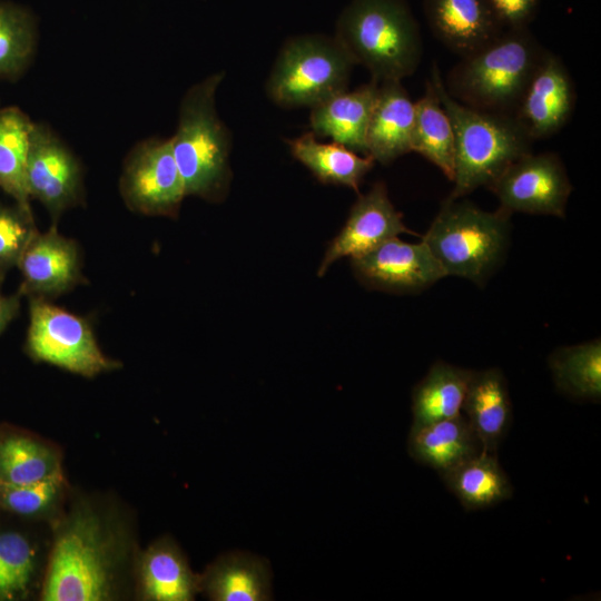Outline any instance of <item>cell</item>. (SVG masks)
<instances>
[{"label": "cell", "mask_w": 601, "mask_h": 601, "mask_svg": "<svg viewBox=\"0 0 601 601\" xmlns=\"http://www.w3.org/2000/svg\"><path fill=\"white\" fill-rule=\"evenodd\" d=\"M545 50L529 28L504 29L461 57L443 79L445 90L467 107L513 116Z\"/></svg>", "instance_id": "cell-1"}, {"label": "cell", "mask_w": 601, "mask_h": 601, "mask_svg": "<svg viewBox=\"0 0 601 601\" xmlns=\"http://www.w3.org/2000/svg\"><path fill=\"white\" fill-rule=\"evenodd\" d=\"M334 38L377 82L413 75L422 59L420 26L405 0H352Z\"/></svg>", "instance_id": "cell-2"}, {"label": "cell", "mask_w": 601, "mask_h": 601, "mask_svg": "<svg viewBox=\"0 0 601 601\" xmlns=\"http://www.w3.org/2000/svg\"><path fill=\"white\" fill-rule=\"evenodd\" d=\"M431 80L454 130L451 198H463L482 186L489 187L509 165L532 151V140L513 116L474 109L452 98L435 61Z\"/></svg>", "instance_id": "cell-3"}, {"label": "cell", "mask_w": 601, "mask_h": 601, "mask_svg": "<svg viewBox=\"0 0 601 601\" xmlns=\"http://www.w3.org/2000/svg\"><path fill=\"white\" fill-rule=\"evenodd\" d=\"M223 78V72L210 75L186 91L177 130L170 138L185 195L208 201L223 200L231 179V137L215 105Z\"/></svg>", "instance_id": "cell-4"}, {"label": "cell", "mask_w": 601, "mask_h": 601, "mask_svg": "<svg viewBox=\"0 0 601 601\" xmlns=\"http://www.w3.org/2000/svg\"><path fill=\"white\" fill-rule=\"evenodd\" d=\"M511 214L484 210L447 196L422 240L446 276L484 285L503 263L510 244Z\"/></svg>", "instance_id": "cell-5"}, {"label": "cell", "mask_w": 601, "mask_h": 601, "mask_svg": "<svg viewBox=\"0 0 601 601\" xmlns=\"http://www.w3.org/2000/svg\"><path fill=\"white\" fill-rule=\"evenodd\" d=\"M354 61L335 38L306 35L283 46L266 83L283 107H314L347 90Z\"/></svg>", "instance_id": "cell-6"}, {"label": "cell", "mask_w": 601, "mask_h": 601, "mask_svg": "<svg viewBox=\"0 0 601 601\" xmlns=\"http://www.w3.org/2000/svg\"><path fill=\"white\" fill-rule=\"evenodd\" d=\"M96 516L78 514L58 535L42 600L98 601L109 595L111 559Z\"/></svg>", "instance_id": "cell-7"}, {"label": "cell", "mask_w": 601, "mask_h": 601, "mask_svg": "<svg viewBox=\"0 0 601 601\" xmlns=\"http://www.w3.org/2000/svg\"><path fill=\"white\" fill-rule=\"evenodd\" d=\"M26 347L36 359L83 376L118 366L100 351L89 322L43 297H29Z\"/></svg>", "instance_id": "cell-8"}, {"label": "cell", "mask_w": 601, "mask_h": 601, "mask_svg": "<svg viewBox=\"0 0 601 601\" xmlns=\"http://www.w3.org/2000/svg\"><path fill=\"white\" fill-rule=\"evenodd\" d=\"M119 190L132 211L177 217L186 195L170 138L145 139L130 150L124 162Z\"/></svg>", "instance_id": "cell-9"}, {"label": "cell", "mask_w": 601, "mask_h": 601, "mask_svg": "<svg viewBox=\"0 0 601 601\" xmlns=\"http://www.w3.org/2000/svg\"><path fill=\"white\" fill-rule=\"evenodd\" d=\"M510 213L565 217L572 185L565 166L555 152L521 156L487 187Z\"/></svg>", "instance_id": "cell-10"}, {"label": "cell", "mask_w": 601, "mask_h": 601, "mask_svg": "<svg viewBox=\"0 0 601 601\" xmlns=\"http://www.w3.org/2000/svg\"><path fill=\"white\" fill-rule=\"evenodd\" d=\"M27 185L53 221L83 201L81 166L72 151L46 125L33 124L27 162Z\"/></svg>", "instance_id": "cell-11"}, {"label": "cell", "mask_w": 601, "mask_h": 601, "mask_svg": "<svg viewBox=\"0 0 601 601\" xmlns=\"http://www.w3.org/2000/svg\"><path fill=\"white\" fill-rule=\"evenodd\" d=\"M355 277L367 288L397 294L420 293L446 276L427 245L398 236L351 258Z\"/></svg>", "instance_id": "cell-12"}, {"label": "cell", "mask_w": 601, "mask_h": 601, "mask_svg": "<svg viewBox=\"0 0 601 601\" xmlns=\"http://www.w3.org/2000/svg\"><path fill=\"white\" fill-rule=\"evenodd\" d=\"M577 101L574 81L562 59L545 50L513 117L533 141L560 131Z\"/></svg>", "instance_id": "cell-13"}, {"label": "cell", "mask_w": 601, "mask_h": 601, "mask_svg": "<svg viewBox=\"0 0 601 601\" xmlns=\"http://www.w3.org/2000/svg\"><path fill=\"white\" fill-rule=\"evenodd\" d=\"M401 234L416 235L403 223V215L392 204L386 185L377 181L366 194H358L344 227L328 245L317 275L323 276L342 257L359 256Z\"/></svg>", "instance_id": "cell-14"}, {"label": "cell", "mask_w": 601, "mask_h": 601, "mask_svg": "<svg viewBox=\"0 0 601 601\" xmlns=\"http://www.w3.org/2000/svg\"><path fill=\"white\" fill-rule=\"evenodd\" d=\"M17 266L22 278L18 289L21 296H58L85 280L76 242L62 236L56 225L36 233Z\"/></svg>", "instance_id": "cell-15"}, {"label": "cell", "mask_w": 601, "mask_h": 601, "mask_svg": "<svg viewBox=\"0 0 601 601\" xmlns=\"http://www.w3.org/2000/svg\"><path fill=\"white\" fill-rule=\"evenodd\" d=\"M423 9L433 35L460 57L480 49L504 30L487 0H423Z\"/></svg>", "instance_id": "cell-16"}, {"label": "cell", "mask_w": 601, "mask_h": 601, "mask_svg": "<svg viewBox=\"0 0 601 601\" xmlns=\"http://www.w3.org/2000/svg\"><path fill=\"white\" fill-rule=\"evenodd\" d=\"M414 101L401 80L378 82L366 131V149L375 161L388 165L412 151Z\"/></svg>", "instance_id": "cell-17"}, {"label": "cell", "mask_w": 601, "mask_h": 601, "mask_svg": "<svg viewBox=\"0 0 601 601\" xmlns=\"http://www.w3.org/2000/svg\"><path fill=\"white\" fill-rule=\"evenodd\" d=\"M377 88L378 82L372 79L353 91H341L312 107V132L367 155L366 131Z\"/></svg>", "instance_id": "cell-18"}, {"label": "cell", "mask_w": 601, "mask_h": 601, "mask_svg": "<svg viewBox=\"0 0 601 601\" xmlns=\"http://www.w3.org/2000/svg\"><path fill=\"white\" fill-rule=\"evenodd\" d=\"M407 450L417 463L434 469L440 476L483 451L466 417L461 414L422 425H412Z\"/></svg>", "instance_id": "cell-19"}, {"label": "cell", "mask_w": 601, "mask_h": 601, "mask_svg": "<svg viewBox=\"0 0 601 601\" xmlns=\"http://www.w3.org/2000/svg\"><path fill=\"white\" fill-rule=\"evenodd\" d=\"M462 414L479 437L483 451L496 453L512 421L508 382L500 368L473 372Z\"/></svg>", "instance_id": "cell-20"}, {"label": "cell", "mask_w": 601, "mask_h": 601, "mask_svg": "<svg viewBox=\"0 0 601 601\" xmlns=\"http://www.w3.org/2000/svg\"><path fill=\"white\" fill-rule=\"evenodd\" d=\"M290 152L323 184L352 188L359 194V184L374 167L370 155L358 152L332 141L319 142L313 132L287 140Z\"/></svg>", "instance_id": "cell-21"}, {"label": "cell", "mask_w": 601, "mask_h": 601, "mask_svg": "<svg viewBox=\"0 0 601 601\" xmlns=\"http://www.w3.org/2000/svg\"><path fill=\"white\" fill-rule=\"evenodd\" d=\"M473 372L443 361L435 362L413 387L412 425L461 415Z\"/></svg>", "instance_id": "cell-22"}, {"label": "cell", "mask_w": 601, "mask_h": 601, "mask_svg": "<svg viewBox=\"0 0 601 601\" xmlns=\"http://www.w3.org/2000/svg\"><path fill=\"white\" fill-rule=\"evenodd\" d=\"M441 477L469 511L491 508L513 495V486L496 453L482 451Z\"/></svg>", "instance_id": "cell-23"}, {"label": "cell", "mask_w": 601, "mask_h": 601, "mask_svg": "<svg viewBox=\"0 0 601 601\" xmlns=\"http://www.w3.org/2000/svg\"><path fill=\"white\" fill-rule=\"evenodd\" d=\"M412 151L420 154L449 180H453L454 130L431 79L426 80L424 95L414 102Z\"/></svg>", "instance_id": "cell-24"}, {"label": "cell", "mask_w": 601, "mask_h": 601, "mask_svg": "<svg viewBox=\"0 0 601 601\" xmlns=\"http://www.w3.org/2000/svg\"><path fill=\"white\" fill-rule=\"evenodd\" d=\"M205 587L217 601H266L272 599L267 562L236 551L219 559L209 570Z\"/></svg>", "instance_id": "cell-25"}, {"label": "cell", "mask_w": 601, "mask_h": 601, "mask_svg": "<svg viewBox=\"0 0 601 601\" xmlns=\"http://www.w3.org/2000/svg\"><path fill=\"white\" fill-rule=\"evenodd\" d=\"M33 124L18 107L0 109V188L30 214L27 162Z\"/></svg>", "instance_id": "cell-26"}, {"label": "cell", "mask_w": 601, "mask_h": 601, "mask_svg": "<svg viewBox=\"0 0 601 601\" xmlns=\"http://www.w3.org/2000/svg\"><path fill=\"white\" fill-rule=\"evenodd\" d=\"M548 364L561 393L579 401L600 402V338L559 347L550 354Z\"/></svg>", "instance_id": "cell-27"}, {"label": "cell", "mask_w": 601, "mask_h": 601, "mask_svg": "<svg viewBox=\"0 0 601 601\" xmlns=\"http://www.w3.org/2000/svg\"><path fill=\"white\" fill-rule=\"evenodd\" d=\"M141 575L148 599L188 601L194 598L196 580L181 554L169 543L156 546L146 555Z\"/></svg>", "instance_id": "cell-28"}, {"label": "cell", "mask_w": 601, "mask_h": 601, "mask_svg": "<svg viewBox=\"0 0 601 601\" xmlns=\"http://www.w3.org/2000/svg\"><path fill=\"white\" fill-rule=\"evenodd\" d=\"M36 43V22L30 12L0 1V79L21 76L31 62Z\"/></svg>", "instance_id": "cell-29"}, {"label": "cell", "mask_w": 601, "mask_h": 601, "mask_svg": "<svg viewBox=\"0 0 601 601\" xmlns=\"http://www.w3.org/2000/svg\"><path fill=\"white\" fill-rule=\"evenodd\" d=\"M59 472L53 453L42 444L19 435L0 440V482L28 484Z\"/></svg>", "instance_id": "cell-30"}, {"label": "cell", "mask_w": 601, "mask_h": 601, "mask_svg": "<svg viewBox=\"0 0 601 601\" xmlns=\"http://www.w3.org/2000/svg\"><path fill=\"white\" fill-rule=\"evenodd\" d=\"M32 214L18 205H0V273L17 266L23 250L36 235Z\"/></svg>", "instance_id": "cell-31"}, {"label": "cell", "mask_w": 601, "mask_h": 601, "mask_svg": "<svg viewBox=\"0 0 601 601\" xmlns=\"http://www.w3.org/2000/svg\"><path fill=\"white\" fill-rule=\"evenodd\" d=\"M60 472L28 484L0 482V503L18 514L31 515L45 509L56 496L61 484Z\"/></svg>", "instance_id": "cell-32"}, {"label": "cell", "mask_w": 601, "mask_h": 601, "mask_svg": "<svg viewBox=\"0 0 601 601\" xmlns=\"http://www.w3.org/2000/svg\"><path fill=\"white\" fill-rule=\"evenodd\" d=\"M0 563L13 595L24 591L33 571L29 542L16 532L0 533Z\"/></svg>", "instance_id": "cell-33"}, {"label": "cell", "mask_w": 601, "mask_h": 601, "mask_svg": "<svg viewBox=\"0 0 601 601\" xmlns=\"http://www.w3.org/2000/svg\"><path fill=\"white\" fill-rule=\"evenodd\" d=\"M487 3L503 29L529 28L539 9V0H487Z\"/></svg>", "instance_id": "cell-34"}, {"label": "cell", "mask_w": 601, "mask_h": 601, "mask_svg": "<svg viewBox=\"0 0 601 601\" xmlns=\"http://www.w3.org/2000/svg\"><path fill=\"white\" fill-rule=\"evenodd\" d=\"M20 297L21 295L18 292L11 295L0 294V334L18 315Z\"/></svg>", "instance_id": "cell-35"}, {"label": "cell", "mask_w": 601, "mask_h": 601, "mask_svg": "<svg viewBox=\"0 0 601 601\" xmlns=\"http://www.w3.org/2000/svg\"><path fill=\"white\" fill-rule=\"evenodd\" d=\"M14 595L9 587L4 572L0 563V599H12Z\"/></svg>", "instance_id": "cell-36"}, {"label": "cell", "mask_w": 601, "mask_h": 601, "mask_svg": "<svg viewBox=\"0 0 601 601\" xmlns=\"http://www.w3.org/2000/svg\"><path fill=\"white\" fill-rule=\"evenodd\" d=\"M0 279H1V273H0Z\"/></svg>", "instance_id": "cell-37"}]
</instances>
